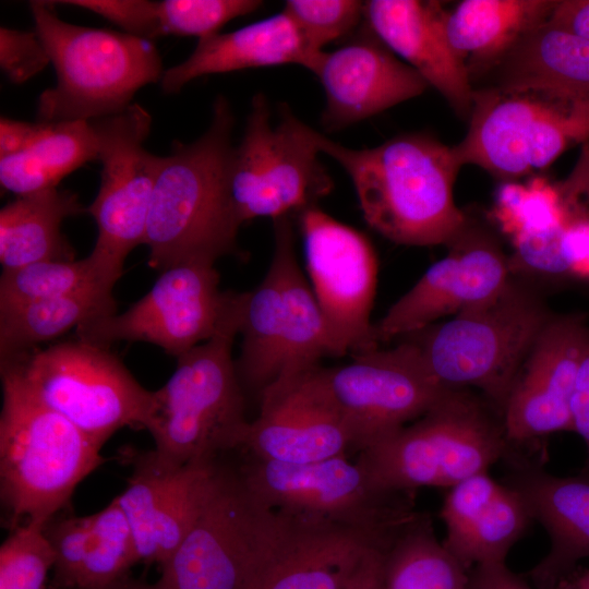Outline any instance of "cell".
Segmentation results:
<instances>
[{"label": "cell", "mask_w": 589, "mask_h": 589, "mask_svg": "<svg viewBox=\"0 0 589 589\" xmlns=\"http://www.w3.org/2000/svg\"><path fill=\"white\" fill-rule=\"evenodd\" d=\"M311 137L348 173L365 221L389 241L446 245L465 226L468 215L454 199L462 166L452 146L423 133L363 149L345 147L312 128Z\"/></svg>", "instance_id": "cell-1"}, {"label": "cell", "mask_w": 589, "mask_h": 589, "mask_svg": "<svg viewBox=\"0 0 589 589\" xmlns=\"http://www.w3.org/2000/svg\"><path fill=\"white\" fill-rule=\"evenodd\" d=\"M233 115L219 96L203 135L191 143L175 142L164 156L151 203L144 244L148 264L171 266L215 264L237 250V223L229 202L227 169L233 145Z\"/></svg>", "instance_id": "cell-2"}, {"label": "cell", "mask_w": 589, "mask_h": 589, "mask_svg": "<svg viewBox=\"0 0 589 589\" xmlns=\"http://www.w3.org/2000/svg\"><path fill=\"white\" fill-rule=\"evenodd\" d=\"M513 452L491 402L467 388H447L413 423L361 450L357 462L381 490L416 494L424 486L450 489Z\"/></svg>", "instance_id": "cell-3"}, {"label": "cell", "mask_w": 589, "mask_h": 589, "mask_svg": "<svg viewBox=\"0 0 589 589\" xmlns=\"http://www.w3.org/2000/svg\"><path fill=\"white\" fill-rule=\"evenodd\" d=\"M0 494L11 529L46 524L104 462L101 445L1 369Z\"/></svg>", "instance_id": "cell-4"}, {"label": "cell", "mask_w": 589, "mask_h": 589, "mask_svg": "<svg viewBox=\"0 0 589 589\" xmlns=\"http://www.w3.org/2000/svg\"><path fill=\"white\" fill-rule=\"evenodd\" d=\"M245 293L218 333L179 356L169 380L153 392L145 429L164 461L217 460L220 453L244 445L250 421L232 346Z\"/></svg>", "instance_id": "cell-5"}, {"label": "cell", "mask_w": 589, "mask_h": 589, "mask_svg": "<svg viewBox=\"0 0 589 589\" xmlns=\"http://www.w3.org/2000/svg\"><path fill=\"white\" fill-rule=\"evenodd\" d=\"M553 314L514 277L494 299L401 338L447 388H476L503 416L517 375Z\"/></svg>", "instance_id": "cell-6"}, {"label": "cell", "mask_w": 589, "mask_h": 589, "mask_svg": "<svg viewBox=\"0 0 589 589\" xmlns=\"http://www.w3.org/2000/svg\"><path fill=\"white\" fill-rule=\"evenodd\" d=\"M57 82L37 105L39 122L92 121L122 112L165 72L153 40L61 20L49 1L29 3Z\"/></svg>", "instance_id": "cell-7"}, {"label": "cell", "mask_w": 589, "mask_h": 589, "mask_svg": "<svg viewBox=\"0 0 589 589\" xmlns=\"http://www.w3.org/2000/svg\"><path fill=\"white\" fill-rule=\"evenodd\" d=\"M274 221V253L263 280L247 292L236 360L244 393L260 398L278 377L342 357L299 265L292 215Z\"/></svg>", "instance_id": "cell-8"}, {"label": "cell", "mask_w": 589, "mask_h": 589, "mask_svg": "<svg viewBox=\"0 0 589 589\" xmlns=\"http://www.w3.org/2000/svg\"><path fill=\"white\" fill-rule=\"evenodd\" d=\"M1 369L101 446L124 426L145 429L153 392L108 348L77 339L2 360Z\"/></svg>", "instance_id": "cell-9"}, {"label": "cell", "mask_w": 589, "mask_h": 589, "mask_svg": "<svg viewBox=\"0 0 589 589\" xmlns=\"http://www.w3.org/2000/svg\"><path fill=\"white\" fill-rule=\"evenodd\" d=\"M318 153L311 127L283 108L280 122L274 128L265 97L256 94L227 169L229 202L237 223L241 226L257 217L274 220L316 206L333 189Z\"/></svg>", "instance_id": "cell-10"}, {"label": "cell", "mask_w": 589, "mask_h": 589, "mask_svg": "<svg viewBox=\"0 0 589 589\" xmlns=\"http://www.w3.org/2000/svg\"><path fill=\"white\" fill-rule=\"evenodd\" d=\"M239 472L271 509L315 516L387 541L419 514L414 493L381 490L346 455L311 464H284L250 455Z\"/></svg>", "instance_id": "cell-11"}, {"label": "cell", "mask_w": 589, "mask_h": 589, "mask_svg": "<svg viewBox=\"0 0 589 589\" xmlns=\"http://www.w3.org/2000/svg\"><path fill=\"white\" fill-rule=\"evenodd\" d=\"M89 122L97 136L101 163L99 190L87 208L98 231L89 257L115 286L129 253L144 244L164 156L145 148L152 116L136 103L120 113Z\"/></svg>", "instance_id": "cell-12"}, {"label": "cell", "mask_w": 589, "mask_h": 589, "mask_svg": "<svg viewBox=\"0 0 589 589\" xmlns=\"http://www.w3.org/2000/svg\"><path fill=\"white\" fill-rule=\"evenodd\" d=\"M242 299L220 291L213 263L189 262L163 271L151 290L122 313L88 321L79 340L108 348L116 341H144L178 358L214 337Z\"/></svg>", "instance_id": "cell-13"}, {"label": "cell", "mask_w": 589, "mask_h": 589, "mask_svg": "<svg viewBox=\"0 0 589 589\" xmlns=\"http://www.w3.org/2000/svg\"><path fill=\"white\" fill-rule=\"evenodd\" d=\"M587 141L574 105L481 87L474 92L468 131L452 147L461 166L474 165L510 181L550 166L570 143Z\"/></svg>", "instance_id": "cell-14"}, {"label": "cell", "mask_w": 589, "mask_h": 589, "mask_svg": "<svg viewBox=\"0 0 589 589\" xmlns=\"http://www.w3.org/2000/svg\"><path fill=\"white\" fill-rule=\"evenodd\" d=\"M272 512L239 470L218 464L199 514L161 565L159 581L169 589H244Z\"/></svg>", "instance_id": "cell-15"}, {"label": "cell", "mask_w": 589, "mask_h": 589, "mask_svg": "<svg viewBox=\"0 0 589 589\" xmlns=\"http://www.w3.org/2000/svg\"><path fill=\"white\" fill-rule=\"evenodd\" d=\"M344 365L322 368L326 387L359 452L422 417L447 390L402 339L390 349L351 354Z\"/></svg>", "instance_id": "cell-16"}, {"label": "cell", "mask_w": 589, "mask_h": 589, "mask_svg": "<svg viewBox=\"0 0 589 589\" xmlns=\"http://www.w3.org/2000/svg\"><path fill=\"white\" fill-rule=\"evenodd\" d=\"M310 285L341 356L378 348L370 314L377 260L370 240L320 209L299 213Z\"/></svg>", "instance_id": "cell-17"}, {"label": "cell", "mask_w": 589, "mask_h": 589, "mask_svg": "<svg viewBox=\"0 0 589 589\" xmlns=\"http://www.w3.org/2000/svg\"><path fill=\"white\" fill-rule=\"evenodd\" d=\"M446 245L447 254L432 264L374 324L378 344L486 303L514 277L509 257L494 232L469 216Z\"/></svg>", "instance_id": "cell-18"}, {"label": "cell", "mask_w": 589, "mask_h": 589, "mask_svg": "<svg viewBox=\"0 0 589 589\" xmlns=\"http://www.w3.org/2000/svg\"><path fill=\"white\" fill-rule=\"evenodd\" d=\"M393 541L300 513L274 510L244 589H342L365 554Z\"/></svg>", "instance_id": "cell-19"}, {"label": "cell", "mask_w": 589, "mask_h": 589, "mask_svg": "<svg viewBox=\"0 0 589 589\" xmlns=\"http://www.w3.org/2000/svg\"><path fill=\"white\" fill-rule=\"evenodd\" d=\"M322 365L278 377L261 394L243 445L250 455L311 464L346 455L351 438L324 382Z\"/></svg>", "instance_id": "cell-20"}, {"label": "cell", "mask_w": 589, "mask_h": 589, "mask_svg": "<svg viewBox=\"0 0 589 589\" xmlns=\"http://www.w3.org/2000/svg\"><path fill=\"white\" fill-rule=\"evenodd\" d=\"M588 344L584 316L553 314L546 323L503 409L506 435L515 452L552 433L573 431L570 398Z\"/></svg>", "instance_id": "cell-21"}, {"label": "cell", "mask_w": 589, "mask_h": 589, "mask_svg": "<svg viewBox=\"0 0 589 589\" xmlns=\"http://www.w3.org/2000/svg\"><path fill=\"white\" fill-rule=\"evenodd\" d=\"M133 464L127 486L116 498L132 530L139 561L161 566L199 514L218 462L178 466L151 450L140 454Z\"/></svg>", "instance_id": "cell-22"}, {"label": "cell", "mask_w": 589, "mask_h": 589, "mask_svg": "<svg viewBox=\"0 0 589 589\" xmlns=\"http://www.w3.org/2000/svg\"><path fill=\"white\" fill-rule=\"evenodd\" d=\"M370 31V29H369ZM325 92L323 124L336 131L421 95L426 81L371 31L322 51L310 70Z\"/></svg>", "instance_id": "cell-23"}, {"label": "cell", "mask_w": 589, "mask_h": 589, "mask_svg": "<svg viewBox=\"0 0 589 589\" xmlns=\"http://www.w3.org/2000/svg\"><path fill=\"white\" fill-rule=\"evenodd\" d=\"M441 1L371 0L363 16L370 31L400 56L461 119L470 117L476 88L466 63L449 44Z\"/></svg>", "instance_id": "cell-24"}, {"label": "cell", "mask_w": 589, "mask_h": 589, "mask_svg": "<svg viewBox=\"0 0 589 589\" xmlns=\"http://www.w3.org/2000/svg\"><path fill=\"white\" fill-rule=\"evenodd\" d=\"M440 517L446 527L444 545L467 570L505 563L513 545L534 521L521 495L488 472L448 489Z\"/></svg>", "instance_id": "cell-25"}, {"label": "cell", "mask_w": 589, "mask_h": 589, "mask_svg": "<svg viewBox=\"0 0 589 589\" xmlns=\"http://www.w3.org/2000/svg\"><path fill=\"white\" fill-rule=\"evenodd\" d=\"M509 465L506 484L521 495L551 540L549 553L529 570V578L538 589H556L589 556V477H556L527 458Z\"/></svg>", "instance_id": "cell-26"}, {"label": "cell", "mask_w": 589, "mask_h": 589, "mask_svg": "<svg viewBox=\"0 0 589 589\" xmlns=\"http://www.w3.org/2000/svg\"><path fill=\"white\" fill-rule=\"evenodd\" d=\"M44 533L55 552V589H107L140 562L116 497L92 515H56L44 525Z\"/></svg>", "instance_id": "cell-27"}, {"label": "cell", "mask_w": 589, "mask_h": 589, "mask_svg": "<svg viewBox=\"0 0 589 589\" xmlns=\"http://www.w3.org/2000/svg\"><path fill=\"white\" fill-rule=\"evenodd\" d=\"M503 94L589 103V40L544 22L526 33L485 75Z\"/></svg>", "instance_id": "cell-28"}, {"label": "cell", "mask_w": 589, "mask_h": 589, "mask_svg": "<svg viewBox=\"0 0 589 589\" xmlns=\"http://www.w3.org/2000/svg\"><path fill=\"white\" fill-rule=\"evenodd\" d=\"M314 60L299 29L283 10L236 31L199 39L193 52L165 70L159 83L164 93L175 94L202 75L287 63L310 70Z\"/></svg>", "instance_id": "cell-29"}, {"label": "cell", "mask_w": 589, "mask_h": 589, "mask_svg": "<svg viewBox=\"0 0 589 589\" xmlns=\"http://www.w3.org/2000/svg\"><path fill=\"white\" fill-rule=\"evenodd\" d=\"M556 0H464L446 17V33L472 85L530 29L550 17ZM476 88V87H474Z\"/></svg>", "instance_id": "cell-30"}, {"label": "cell", "mask_w": 589, "mask_h": 589, "mask_svg": "<svg viewBox=\"0 0 589 589\" xmlns=\"http://www.w3.org/2000/svg\"><path fill=\"white\" fill-rule=\"evenodd\" d=\"M79 196L57 188L20 195L0 211V262L3 269L43 261L74 260L61 233L68 217L85 212Z\"/></svg>", "instance_id": "cell-31"}, {"label": "cell", "mask_w": 589, "mask_h": 589, "mask_svg": "<svg viewBox=\"0 0 589 589\" xmlns=\"http://www.w3.org/2000/svg\"><path fill=\"white\" fill-rule=\"evenodd\" d=\"M98 156L97 136L89 121L49 123L31 147L0 159V183L17 196L57 188L65 176L98 160Z\"/></svg>", "instance_id": "cell-32"}, {"label": "cell", "mask_w": 589, "mask_h": 589, "mask_svg": "<svg viewBox=\"0 0 589 589\" xmlns=\"http://www.w3.org/2000/svg\"><path fill=\"white\" fill-rule=\"evenodd\" d=\"M112 289L0 308V358L7 360L52 340L71 328L116 313Z\"/></svg>", "instance_id": "cell-33"}, {"label": "cell", "mask_w": 589, "mask_h": 589, "mask_svg": "<svg viewBox=\"0 0 589 589\" xmlns=\"http://www.w3.org/2000/svg\"><path fill=\"white\" fill-rule=\"evenodd\" d=\"M382 580L384 589H468L469 570L419 513L383 552Z\"/></svg>", "instance_id": "cell-34"}, {"label": "cell", "mask_w": 589, "mask_h": 589, "mask_svg": "<svg viewBox=\"0 0 589 589\" xmlns=\"http://www.w3.org/2000/svg\"><path fill=\"white\" fill-rule=\"evenodd\" d=\"M111 285L94 261H43L3 269L0 277V308L70 296Z\"/></svg>", "instance_id": "cell-35"}, {"label": "cell", "mask_w": 589, "mask_h": 589, "mask_svg": "<svg viewBox=\"0 0 589 589\" xmlns=\"http://www.w3.org/2000/svg\"><path fill=\"white\" fill-rule=\"evenodd\" d=\"M55 552L44 524L26 522L14 529L0 548V589H47Z\"/></svg>", "instance_id": "cell-36"}, {"label": "cell", "mask_w": 589, "mask_h": 589, "mask_svg": "<svg viewBox=\"0 0 589 589\" xmlns=\"http://www.w3.org/2000/svg\"><path fill=\"white\" fill-rule=\"evenodd\" d=\"M256 0H163L156 1L161 37L197 36L199 39L219 33L229 21L255 11Z\"/></svg>", "instance_id": "cell-37"}, {"label": "cell", "mask_w": 589, "mask_h": 589, "mask_svg": "<svg viewBox=\"0 0 589 589\" xmlns=\"http://www.w3.org/2000/svg\"><path fill=\"white\" fill-rule=\"evenodd\" d=\"M284 11L299 29L308 51L315 58L335 39L351 32L364 12L356 0H288Z\"/></svg>", "instance_id": "cell-38"}, {"label": "cell", "mask_w": 589, "mask_h": 589, "mask_svg": "<svg viewBox=\"0 0 589 589\" xmlns=\"http://www.w3.org/2000/svg\"><path fill=\"white\" fill-rule=\"evenodd\" d=\"M509 264L513 274L532 273L549 276L574 274L569 236L558 224L521 232Z\"/></svg>", "instance_id": "cell-39"}, {"label": "cell", "mask_w": 589, "mask_h": 589, "mask_svg": "<svg viewBox=\"0 0 589 589\" xmlns=\"http://www.w3.org/2000/svg\"><path fill=\"white\" fill-rule=\"evenodd\" d=\"M51 63L37 32L0 28V67L14 84H22Z\"/></svg>", "instance_id": "cell-40"}, {"label": "cell", "mask_w": 589, "mask_h": 589, "mask_svg": "<svg viewBox=\"0 0 589 589\" xmlns=\"http://www.w3.org/2000/svg\"><path fill=\"white\" fill-rule=\"evenodd\" d=\"M56 3L79 7L113 22L124 33L153 40L160 36L156 1L151 0H67Z\"/></svg>", "instance_id": "cell-41"}, {"label": "cell", "mask_w": 589, "mask_h": 589, "mask_svg": "<svg viewBox=\"0 0 589 589\" xmlns=\"http://www.w3.org/2000/svg\"><path fill=\"white\" fill-rule=\"evenodd\" d=\"M557 197L574 217L589 219V141L585 142L579 158L569 176L557 184Z\"/></svg>", "instance_id": "cell-42"}, {"label": "cell", "mask_w": 589, "mask_h": 589, "mask_svg": "<svg viewBox=\"0 0 589 589\" xmlns=\"http://www.w3.org/2000/svg\"><path fill=\"white\" fill-rule=\"evenodd\" d=\"M570 414L573 432L584 440L587 447V458L581 474L589 477V344L586 347L570 398Z\"/></svg>", "instance_id": "cell-43"}, {"label": "cell", "mask_w": 589, "mask_h": 589, "mask_svg": "<svg viewBox=\"0 0 589 589\" xmlns=\"http://www.w3.org/2000/svg\"><path fill=\"white\" fill-rule=\"evenodd\" d=\"M48 124L2 117L0 120V159L16 155L31 147L46 132Z\"/></svg>", "instance_id": "cell-44"}, {"label": "cell", "mask_w": 589, "mask_h": 589, "mask_svg": "<svg viewBox=\"0 0 589 589\" xmlns=\"http://www.w3.org/2000/svg\"><path fill=\"white\" fill-rule=\"evenodd\" d=\"M468 589H531L506 563L476 565L469 570Z\"/></svg>", "instance_id": "cell-45"}, {"label": "cell", "mask_w": 589, "mask_h": 589, "mask_svg": "<svg viewBox=\"0 0 589 589\" xmlns=\"http://www.w3.org/2000/svg\"><path fill=\"white\" fill-rule=\"evenodd\" d=\"M546 22L589 40V0H556Z\"/></svg>", "instance_id": "cell-46"}, {"label": "cell", "mask_w": 589, "mask_h": 589, "mask_svg": "<svg viewBox=\"0 0 589 589\" xmlns=\"http://www.w3.org/2000/svg\"><path fill=\"white\" fill-rule=\"evenodd\" d=\"M384 549H371L342 589H384L382 560Z\"/></svg>", "instance_id": "cell-47"}, {"label": "cell", "mask_w": 589, "mask_h": 589, "mask_svg": "<svg viewBox=\"0 0 589 589\" xmlns=\"http://www.w3.org/2000/svg\"><path fill=\"white\" fill-rule=\"evenodd\" d=\"M556 589H589V568H576Z\"/></svg>", "instance_id": "cell-48"}, {"label": "cell", "mask_w": 589, "mask_h": 589, "mask_svg": "<svg viewBox=\"0 0 589 589\" xmlns=\"http://www.w3.org/2000/svg\"><path fill=\"white\" fill-rule=\"evenodd\" d=\"M107 589H169L164 586L159 580L155 584H146L140 580L130 578L129 576L122 578L116 584L111 585Z\"/></svg>", "instance_id": "cell-49"}, {"label": "cell", "mask_w": 589, "mask_h": 589, "mask_svg": "<svg viewBox=\"0 0 589 589\" xmlns=\"http://www.w3.org/2000/svg\"><path fill=\"white\" fill-rule=\"evenodd\" d=\"M586 116H587V119H588V122H589V103L586 104Z\"/></svg>", "instance_id": "cell-50"}, {"label": "cell", "mask_w": 589, "mask_h": 589, "mask_svg": "<svg viewBox=\"0 0 589 589\" xmlns=\"http://www.w3.org/2000/svg\"><path fill=\"white\" fill-rule=\"evenodd\" d=\"M49 589H55L52 586Z\"/></svg>", "instance_id": "cell-51"}]
</instances>
